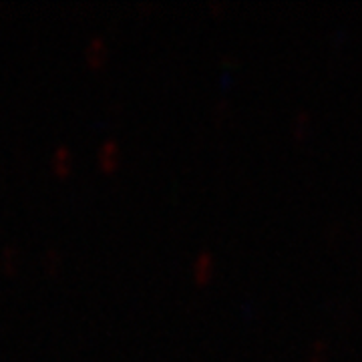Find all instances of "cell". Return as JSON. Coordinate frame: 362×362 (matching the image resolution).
Instances as JSON below:
<instances>
[{
  "label": "cell",
  "mask_w": 362,
  "mask_h": 362,
  "mask_svg": "<svg viewBox=\"0 0 362 362\" xmlns=\"http://www.w3.org/2000/svg\"><path fill=\"white\" fill-rule=\"evenodd\" d=\"M52 168L57 169L61 175H65L73 168V153L66 145H59L54 151H52Z\"/></svg>",
  "instance_id": "cell-3"
},
{
  "label": "cell",
  "mask_w": 362,
  "mask_h": 362,
  "mask_svg": "<svg viewBox=\"0 0 362 362\" xmlns=\"http://www.w3.org/2000/svg\"><path fill=\"white\" fill-rule=\"evenodd\" d=\"M326 352V342L324 340H314L310 350V361L312 362H320V356Z\"/></svg>",
  "instance_id": "cell-4"
},
{
  "label": "cell",
  "mask_w": 362,
  "mask_h": 362,
  "mask_svg": "<svg viewBox=\"0 0 362 362\" xmlns=\"http://www.w3.org/2000/svg\"><path fill=\"white\" fill-rule=\"evenodd\" d=\"M216 272V259H214V254L211 252H199L195 256L194 264H192V274H194L195 282L199 284H206L207 280L214 276Z\"/></svg>",
  "instance_id": "cell-1"
},
{
  "label": "cell",
  "mask_w": 362,
  "mask_h": 362,
  "mask_svg": "<svg viewBox=\"0 0 362 362\" xmlns=\"http://www.w3.org/2000/svg\"><path fill=\"white\" fill-rule=\"evenodd\" d=\"M97 159H99V165L107 171L115 169L119 165V159H121V149H119V143L115 139H105L99 145V151H97Z\"/></svg>",
  "instance_id": "cell-2"
}]
</instances>
